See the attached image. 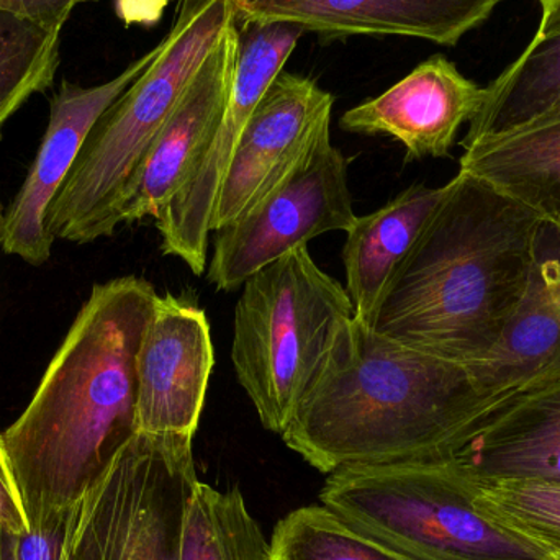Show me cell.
Wrapping results in <instances>:
<instances>
[{
    "label": "cell",
    "instance_id": "obj_1",
    "mask_svg": "<svg viewBox=\"0 0 560 560\" xmlns=\"http://www.w3.org/2000/svg\"><path fill=\"white\" fill-rule=\"evenodd\" d=\"M158 293L137 276L95 283L2 440L30 528L71 512L138 433L137 355Z\"/></svg>",
    "mask_w": 560,
    "mask_h": 560
},
{
    "label": "cell",
    "instance_id": "obj_2",
    "mask_svg": "<svg viewBox=\"0 0 560 560\" xmlns=\"http://www.w3.org/2000/svg\"><path fill=\"white\" fill-rule=\"evenodd\" d=\"M446 186L385 290L372 329L476 365L525 293L546 222L470 174L459 171Z\"/></svg>",
    "mask_w": 560,
    "mask_h": 560
},
{
    "label": "cell",
    "instance_id": "obj_3",
    "mask_svg": "<svg viewBox=\"0 0 560 560\" xmlns=\"http://www.w3.org/2000/svg\"><path fill=\"white\" fill-rule=\"evenodd\" d=\"M480 400L469 365L408 348L352 316L280 436L323 474L441 459Z\"/></svg>",
    "mask_w": 560,
    "mask_h": 560
},
{
    "label": "cell",
    "instance_id": "obj_4",
    "mask_svg": "<svg viewBox=\"0 0 560 560\" xmlns=\"http://www.w3.org/2000/svg\"><path fill=\"white\" fill-rule=\"evenodd\" d=\"M233 20L232 0H180L160 55L98 118L56 194L46 217L52 238L85 245L114 235L148 148Z\"/></svg>",
    "mask_w": 560,
    "mask_h": 560
},
{
    "label": "cell",
    "instance_id": "obj_5",
    "mask_svg": "<svg viewBox=\"0 0 560 560\" xmlns=\"http://www.w3.org/2000/svg\"><path fill=\"white\" fill-rule=\"evenodd\" d=\"M319 500L413 560L552 559L493 522L476 503V480L446 457L341 467Z\"/></svg>",
    "mask_w": 560,
    "mask_h": 560
},
{
    "label": "cell",
    "instance_id": "obj_6",
    "mask_svg": "<svg viewBox=\"0 0 560 560\" xmlns=\"http://www.w3.org/2000/svg\"><path fill=\"white\" fill-rule=\"evenodd\" d=\"M354 316L346 287L300 246L242 285L233 322L236 378L266 430L282 434Z\"/></svg>",
    "mask_w": 560,
    "mask_h": 560
},
{
    "label": "cell",
    "instance_id": "obj_7",
    "mask_svg": "<svg viewBox=\"0 0 560 560\" xmlns=\"http://www.w3.org/2000/svg\"><path fill=\"white\" fill-rule=\"evenodd\" d=\"M348 170V158L332 144L331 127L325 128L272 189L235 222L217 230L207 280L233 292L316 236L348 232L358 217Z\"/></svg>",
    "mask_w": 560,
    "mask_h": 560
},
{
    "label": "cell",
    "instance_id": "obj_8",
    "mask_svg": "<svg viewBox=\"0 0 560 560\" xmlns=\"http://www.w3.org/2000/svg\"><path fill=\"white\" fill-rule=\"evenodd\" d=\"M192 436L137 433L85 493L98 560H179Z\"/></svg>",
    "mask_w": 560,
    "mask_h": 560
},
{
    "label": "cell",
    "instance_id": "obj_9",
    "mask_svg": "<svg viewBox=\"0 0 560 560\" xmlns=\"http://www.w3.org/2000/svg\"><path fill=\"white\" fill-rule=\"evenodd\" d=\"M236 25L238 55L219 130L189 183L154 219L164 255L179 258L196 276H202L207 268L213 209L233 150L305 33L300 26L283 22Z\"/></svg>",
    "mask_w": 560,
    "mask_h": 560
},
{
    "label": "cell",
    "instance_id": "obj_10",
    "mask_svg": "<svg viewBox=\"0 0 560 560\" xmlns=\"http://www.w3.org/2000/svg\"><path fill=\"white\" fill-rule=\"evenodd\" d=\"M444 457L474 479L560 482V364L482 398Z\"/></svg>",
    "mask_w": 560,
    "mask_h": 560
},
{
    "label": "cell",
    "instance_id": "obj_11",
    "mask_svg": "<svg viewBox=\"0 0 560 560\" xmlns=\"http://www.w3.org/2000/svg\"><path fill=\"white\" fill-rule=\"evenodd\" d=\"M163 45L131 62L104 84L82 88L62 81L49 104L48 127L28 176L2 217L0 246L7 255L42 266L51 256L52 238L46 226L49 207L71 173L89 133L104 112L143 74Z\"/></svg>",
    "mask_w": 560,
    "mask_h": 560
},
{
    "label": "cell",
    "instance_id": "obj_12",
    "mask_svg": "<svg viewBox=\"0 0 560 560\" xmlns=\"http://www.w3.org/2000/svg\"><path fill=\"white\" fill-rule=\"evenodd\" d=\"M335 97L313 79L282 71L246 124L220 184L212 232L235 222L331 127Z\"/></svg>",
    "mask_w": 560,
    "mask_h": 560
},
{
    "label": "cell",
    "instance_id": "obj_13",
    "mask_svg": "<svg viewBox=\"0 0 560 560\" xmlns=\"http://www.w3.org/2000/svg\"><path fill=\"white\" fill-rule=\"evenodd\" d=\"M213 368L203 308L171 293L158 295L137 355L138 433L194 438Z\"/></svg>",
    "mask_w": 560,
    "mask_h": 560
},
{
    "label": "cell",
    "instance_id": "obj_14",
    "mask_svg": "<svg viewBox=\"0 0 560 560\" xmlns=\"http://www.w3.org/2000/svg\"><path fill=\"white\" fill-rule=\"evenodd\" d=\"M236 55L238 25L233 20L148 148L121 200L120 225L156 219L189 183L222 121Z\"/></svg>",
    "mask_w": 560,
    "mask_h": 560
},
{
    "label": "cell",
    "instance_id": "obj_15",
    "mask_svg": "<svg viewBox=\"0 0 560 560\" xmlns=\"http://www.w3.org/2000/svg\"><path fill=\"white\" fill-rule=\"evenodd\" d=\"M502 0H256L235 9L242 22H283L323 42L351 36H410L456 46Z\"/></svg>",
    "mask_w": 560,
    "mask_h": 560
},
{
    "label": "cell",
    "instance_id": "obj_16",
    "mask_svg": "<svg viewBox=\"0 0 560 560\" xmlns=\"http://www.w3.org/2000/svg\"><path fill=\"white\" fill-rule=\"evenodd\" d=\"M483 98L486 88L436 55L384 94L342 114L339 127L349 133L388 135L404 144L408 161L444 158L460 127L476 117Z\"/></svg>",
    "mask_w": 560,
    "mask_h": 560
},
{
    "label": "cell",
    "instance_id": "obj_17",
    "mask_svg": "<svg viewBox=\"0 0 560 560\" xmlns=\"http://www.w3.org/2000/svg\"><path fill=\"white\" fill-rule=\"evenodd\" d=\"M560 364V229L545 223L525 293L492 351L469 365L482 398Z\"/></svg>",
    "mask_w": 560,
    "mask_h": 560
},
{
    "label": "cell",
    "instance_id": "obj_18",
    "mask_svg": "<svg viewBox=\"0 0 560 560\" xmlns=\"http://www.w3.org/2000/svg\"><path fill=\"white\" fill-rule=\"evenodd\" d=\"M446 189L447 186H411L382 209L355 217L342 246L346 292L355 322L372 328L385 290Z\"/></svg>",
    "mask_w": 560,
    "mask_h": 560
},
{
    "label": "cell",
    "instance_id": "obj_19",
    "mask_svg": "<svg viewBox=\"0 0 560 560\" xmlns=\"http://www.w3.org/2000/svg\"><path fill=\"white\" fill-rule=\"evenodd\" d=\"M560 118V2L542 9L528 48L489 88L463 148Z\"/></svg>",
    "mask_w": 560,
    "mask_h": 560
},
{
    "label": "cell",
    "instance_id": "obj_20",
    "mask_svg": "<svg viewBox=\"0 0 560 560\" xmlns=\"http://www.w3.org/2000/svg\"><path fill=\"white\" fill-rule=\"evenodd\" d=\"M459 171L560 229V118L464 148Z\"/></svg>",
    "mask_w": 560,
    "mask_h": 560
},
{
    "label": "cell",
    "instance_id": "obj_21",
    "mask_svg": "<svg viewBox=\"0 0 560 560\" xmlns=\"http://www.w3.org/2000/svg\"><path fill=\"white\" fill-rule=\"evenodd\" d=\"M179 560H272L271 541L238 489L197 480L184 513Z\"/></svg>",
    "mask_w": 560,
    "mask_h": 560
},
{
    "label": "cell",
    "instance_id": "obj_22",
    "mask_svg": "<svg viewBox=\"0 0 560 560\" xmlns=\"http://www.w3.org/2000/svg\"><path fill=\"white\" fill-rule=\"evenodd\" d=\"M61 32L0 10V131L30 97L48 91L61 61Z\"/></svg>",
    "mask_w": 560,
    "mask_h": 560
},
{
    "label": "cell",
    "instance_id": "obj_23",
    "mask_svg": "<svg viewBox=\"0 0 560 560\" xmlns=\"http://www.w3.org/2000/svg\"><path fill=\"white\" fill-rule=\"evenodd\" d=\"M271 548L272 560H413L323 505L302 506L280 520Z\"/></svg>",
    "mask_w": 560,
    "mask_h": 560
},
{
    "label": "cell",
    "instance_id": "obj_24",
    "mask_svg": "<svg viewBox=\"0 0 560 560\" xmlns=\"http://www.w3.org/2000/svg\"><path fill=\"white\" fill-rule=\"evenodd\" d=\"M474 479V477H472ZM476 503L520 538L560 558V482L548 479H474Z\"/></svg>",
    "mask_w": 560,
    "mask_h": 560
},
{
    "label": "cell",
    "instance_id": "obj_25",
    "mask_svg": "<svg viewBox=\"0 0 560 560\" xmlns=\"http://www.w3.org/2000/svg\"><path fill=\"white\" fill-rule=\"evenodd\" d=\"M75 506L71 512L55 516L42 525L32 526L28 532L16 536L15 559L65 560L74 526Z\"/></svg>",
    "mask_w": 560,
    "mask_h": 560
},
{
    "label": "cell",
    "instance_id": "obj_26",
    "mask_svg": "<svg viewBox=\"0 0 560 560\" xmlns=\"http://www.w3.org/2000/svg\"><path fill=\"white\" fill-rule=\"evenodd\" d=\"M98 0H0V10L32 20L49 30L62 32L72 10Z\"/></svg>",
    "mask_w": 560,
    "mask_h": 560
},
{
    "label": "cell",
    "instance_id": "obj_27",
    "mask_svg": "<svg viewBox=\"0 0 560 560\" xmlns=\"http://www.w3.org/2000/svg\"><path fill=\"white\" fill-rule=\"evenodd\" d=\"M28 529V520H26L25 512H23L12 474H10L9 466H7L2 440H0V532L20 536Z\"/></svg>",
    "mask_w": 560,
    "mask_h": 560
},
{
    "label": "cell",
    "instance_id": "obj_28",
    "mask_svg": "<svg viewBox=\"0 0 560 560\" xmlns=\"http://www.w3.org/2000/svg\"><path fill=\"white\" fill-rule=\"evenodd\" d=\"M65 560H98L97 541H95L85 497L75 506L74 526H72Z\"/></svg>",
    "mask_w": 560,
    "mask_h": 560
},
{
    "label": "cell",
    "instance_id": "obj_29",
    "mask_svg": "<svg viewBox=\"0 0 560 560\" xmlns=\"http://www.w3.org/2000/svg\"><path fill=\"white\" fill-rule=\"evenodd\" d=\"M16 535L12 533L0 532V560H16Z\"/></svg>",
    "mask_w": 560,
    "mask_h": 560
},
{
    "label": "cell",
    "instance_id": "obj_30",
    "mask_svg": "<svg viewBox=\"0 0 560 560\" xmlns=\"http://www.w3.org/2000/svg\"><path fill=\"white\" fill-rule=\"evenodd\" d=\"M233 7L238 9V7L248 5V3L256 2V0H232Z\"/></svg>",
    "mask_w": 560,
    "mask_h": 560
},
{
    "label": "cell",
    "instance_id": "obj_31",
    "mask_svg": "<svg viewBox=\"0 0 560 560\" xmlns=\"http://www.w3.org/2000/svg\"><path fill=\"white\" fill-rule=\"evenodd\" d=\"M538 2L541 3L542 9H548L549 5L560 2V0H538Z\"/></svg>",
    "mask_w": 560,
    "mask_h": 560
},
{
    "label": "cell",
    "instance_id": "obj_32",
    "mask_svg": "<svg viewBox=\"0 0 560 560\" xmlns=\"http://www.w3.org/2000/svg\"><path fill=\"white\" fill-rule=\"evenodd\" d=\"M2 217H3L2 207H0V229H2Z\"/></svg>",
    "mask_w": 560,
    "mask_h": 560
},
{
    "label": "cell",
    "instance_id": "obj_33",
    "mask_svg": "<svg viewBox=\"0 0 560 560\" xmlns=\"http://www.w3.org/2000/svg\"><path fill=\"white\" fill-rule=\"evenodd\" d=\"M548 560H560V558H552V559H548Z\"/></svg>",
    "mask_w": 560,
    "mask_h": 560
}]
</instances>
